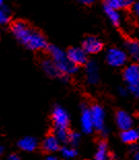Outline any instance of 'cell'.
<instances>
[{"instance_id":"6da1fadb","label":"cell","mask_w":139,"mask_h":160,"mask_svg":"<svg viewBox=\"0 0 139 160\" xmlns=\"http://www.w3.org/2000/svg\"><path fill=\"white\" fill-rule=\"evenodd\" d=\"M12 32L16 39L27 49L32 51H41L47 48L46 37L37 30L31 28L28 24L18 21L12 25Z\"/></svg>"},{"instance_id":"7a4b0ae2","label":"cell","mask_w":139,"mask_h":160,"mask_svg":"<svg viewBox=\"0 0 139 160\" xmlns=\"http://www.w3.org/2000/svg\"><path fill=\"white\" fill-rule=\"evenodd\" d=\"M47 53L50 56V59L54 61V63L56 64L57 68L59 69L62 76H71L77 72L79 70V66L74 65L70 62L67 58L66 53L64 52L62 49H60L57 46L50 45L47 46L46 48Z\"/></svg>"},{"instance_id":"3957f363","label":"cell","mask_w":139,"mask_h":160,"mask_svg":"<svg viewBox=\"0 0 139 160\" xmlns=\"http://www.w3.org/2000/svg\"><path fill=\"white\" fill-rule=\"evenodd\" d=\"M105 60L108 65L113 67L125 66L128 61V56L125 50L120 48H110L105 54Z\"/></svg>"},{"instance_id":"277c9868","label":"cell","mask_w":139,"mask_h":160,"mask_svg":"<svg viewBox=\"0 0 139 160\" xmlns=\"http://www.w3.org/2000/svg\"><path fill=\"white\" fill-rule=\"evenodd\" d=\"M67 58L71 63L76 66L84 65L88 62V54L83 50V48L72 47L67 51Z\"/></svg>"},{"instance_id":"5b68a950","label":"cell","mask_w":139,"mask_h":160,"mask_svg":"<svg viewBox=\"0 0 139 160\" xmlns=\"http://www.w3.org/2000/svg\"><path fill=\"white\" fill-rule=\"evenodd\" d=\"M52 119L55 125V128H67L69 125V116L68 113L62 107L54 108L52 112Z\"/></svg>"},{"instance_id":"8992f818","label":"cell","mask_w":139,"mask_h":160,"mask_svg":"<svg viewBox=\"0 0 139 160\" xmlns=\"http://www.w3.org/2000/svg\"><path fill=\"white\" fill-rule=\"evenodd\" d=\"M91 117H92L94 129L98 131H102L104 127V120H105V113L103 108L99 104H94L90 108Z\"/></svg>"},{"instance_id":"52a82bcc","label":"cell","mask_w":139,"mask_h":160,"mask_svg":"<svg viewBox=\"0 0 139 160\" xmlns=\"http://www.w3.org/2000/svg\"><path fill=\"white\" fill-rule=\"evenodd\" d=\"M81 48L87 54H98L103 49V42L96 36H88L84 39Z\"/></svg>"},{"instance_id":"ba28073f","label":"cell","mask_w":139,"mask_h":160,"mask_svg":"<svg viewBox=\"0 0 139 160\" xmlns=\"http://www.w3.org/2000/svg\"><path fill=\"white\" fill-rule=\"evenodd\" d=\"M123 78L128 86H133L139 82V64L133 62L129 64L123 71Z\"/></svg>"},{"instance_id":"9c48e42d","label":"cell","mask_w":139,"mask_h":160,"mask_svg":"<svg viewBox=\"0 0 139 160\" xmlns=\"http://www.w3.org/2000/svg\"><path fill=\"white\" fill-rule=\"evenodd\" d=\"M86 65V79L90 85H97L100 81L99 66L95 60H90L84 64Z\"/></svg>"},{"instance_id":"30bf717a","label":"cell","mask_w":139,"mask_h":160,"mask_svg":"<svg viewBox=\"0 0 139 160\" xmlns=\"http://www.w3.org/2000/svg\"><path fill=\"white\" fill-rule=\"evenodd\" d=\"M80 126L84 133H91L94 130V125L91 117L90 108L84 105L81 108V115H80Z\"/></svg>"},{"instance_id":"8fae6325","label":"cell","mask_w":139,"mask_h":160,"mask_svg":"<svg viewBox=\"0 0 139 160\" xmlns=\"http://www.w3.org/2000/svg\"><path fill=\"white\" fill-rule=\"evenodd\" d=\"M125 52L133 62H139V40L129 39L125 43Z\"/></svg>"},{"instance_id":"7c38bea8","label":"cell","mask_w":139,"mask_h":160,"mask_svg":"<svg viewBox=\"0 0 139 160\" xmlns=\"http://www.w3.org/2000/svg\"><path fill=\"white\" fill-rule=\"evenodd\" d=\"M116 121L117 124V127L123 130H127L129 128H132L133 125V119L127 112L125 111H118L116 115Z\"/></svg>"},{"instance_id":"4fadbf2b","label":"cell","mask_w":139,"mask_h":160,"mask_svg":"<svg viewBox=\"0 0 139 160\" xmlns=\"http://www.w3.org/2000/svg\"><path fill=\"white\" fill-rule=\"evenodd\" d=\"M41 67H42V70L50 78H58V79H61V78L63 77L59 71V69L57 68L56 64L54 63V61L52 59L42 60Z\"/></svg>"},{"instance_id":"5bb4252c","label":"cell","mask_w":139,"mask_h":160,"mask_svg":"<svg viewBox=\"0 0 139 160\" xmlns=\"http://www.w3.org/2000/svg\"><path fill=\"white\" fill-rule=\"evenodd\" d=\"M42 148L46 152L53 153L57 152L60 149V142L57 139L55 135H49L45 138L42 142Z\"/></svg>"},{"instance_id":"9a60e30c","label":"cell","mask_w":139,"mask_h":160,"mask_svg":"<svg viewBox=\"0 0 139 160\" xmlns=\"http://www.w3.org/2000/svg\"><path fill=\"white\" fill-rule=\"evenodd\" d=\"M19 148L26 152H32L37 148L36 138L32 137H25L19 141Z\"/></svg>"},{"instance_id":"2e32d148","label":"cell","mask_w":139,"mask_h":160,"mask_svg":"<svg viewBox=\"0 0 139 160\" xmlns=\"http://www.w3.org/2000/svg\"><path fill=\"white\" fill-rule=\"evenodd\" d=\"M121 138L126 144H136L139 139V132L133 128H129L127 130H123L121 133Z\"/></svg>"},{"instance_id":"e0dca14e","label":"cell","mask_w":139,"mask_h":160,"mask_svg":"<svg viewBox=\"0 0 139 160\" xmlns=\"http://www.w3.org/2000/svg\"><path fill=\"white\" fill-rule=\"evenodd\" d=\"M103 9H104V12L108 18V20H109L114 26L121 25L122 19H121V15H120V12H118V11H117V9H114V8H111L110 6H108L106 4L104 5Z\"/></svg>"},{"instance_id":"ac0fdd59","label":"cell","mask_w":139,"mask_h":160,"mask_svg":"<svg viewBox=\"0 0 139 160\" xmlns=\"http://www.w3.org/2000/svg\"><path fill=\"white\" fill-rule=\"evenodd\" d=\"M134 0H105V4L117 11L130 8Z\"/></svg>"},{"instance_id":"d6986e66","label":"cell","mask_w":139,"mask_h":160,"mask_svg":"<svg viewBox=\"0 0 139 160\" xmlns=\"http://www.w3.org/2000/svg\"><path fill=\"white\" fill-rule=\"evenodd\" d=\"M94 160H108V150H107V145L105 142H99Z\"/></svg>"},{"instance_id":"ffe728a7","label":"cell","mask_w":139,"mask_h":160,"mask_svg":"<svg viewBox=\"0 0 139 160\" xmlns=\"http://www.w3.org/2000/svg\"><path fill=\"white\" fill-rule=\"evenodd\" d=\"M55 137L60 142H68L69 131L67 128H55Z\"/></svg>"},{"instance_id":"44dd1931","label":"cell","mask_w":139,"mask_h":160,"mask_svg":"<svg viewBox=\"0 0 139 160\" xmlns=\"http://www.w3.org/2000/svg\"><path fill=\"white\" fill-rule=\"evenodd\" d=\"M61 154L64 158H67V159H72L74 158L75 156L77 155V152L76 150L72 148V147H63L61 149Z\"/></svg>"},{"instance_id":"7402d4cb","label":"cell","mask_w":139,"mask_h":160,"mask_svg":"<svg viewBox=\"0 0 139 160\" xmlns=\"http://www.w3.org/2000/svg\"><path fill=\"white\" fill-rule=\"evenodd\" d=\"M9 22V13L7 8L0 6V25H5Z\"/></svg>"},{"instance_id":"603a6c76","label":"cell","mask_w":139,"mask_h":160,"mask_svg":"<svg viewBox=\"0 0 139 160\" xmlns=\"http://www.w3.org/2000/svg\"><path fill=\"white\" fill-rule=\"evenodd\" d=\"M80 141V135L77 132H69V138H68V142H70L72 146L79 145Z\"/></svg>"},{"instance_id":"cb8c5ba5","label":"cell","mask_w":139,"mask_h":160,"mask_svg":"<svg viewBox=\"0 0 139 160\" xmlns=\"http://www.w3.org/2000/svg\"><path fill=\"white\" fill-rule=\"evenodd\" d=\"M131 8H131L132 12L134 13V16L139 19V0H136V1H134L133 3H132Z\"/></svg>"},{"instance_id":"d4e9b609","label":"cell","mask_w":139,"mask_h":160,"mask_svg":"<svg viewBox=\"0 0 139 160\" xmlns=\"http://www.w3.org/2000/svg\"><path fill=\"white\" fill-rule=\"evenodd\" d=\"M129 90H130V92L134 95L135 97L139 98V82H138L137 84L133 85V86L129 87Z\"/></svg>"},{"instance_id":"484cf974","label":"cell","mask_w":139,"mask_h":160,"mask_svg":"<svg viewBox=\"0 0 139 160\" xmlns=\"http://www.w3.org/2000/svg\"><path fill=\"white\" fill-rule=\"evenodd\" d=\"M77 2L81 3V4H84V5H90L92 4L93 2H95V0H76Z\"/></svg>"},{"instance_id":"4316f807","label":"cell","mask_w":139,"mask_h":160,"mask_svg":"<svg viewBox=\"0 0 139 160\" xmlns=\"http://www.w3.org/2000/svg\"><path fill=\"white\" fill-rule=\"evenodd\" d=\"M118 93H120V95H122V96H126L127 93H128V91H127L126 88L120 87V88H118Z\"/></svg>"},{"instance_id":"83f0119b","label":"cell","mask_w":139,"mask_h":160,"mask_svg":"<svg viewBox=\"0 0 139 160\" xmlns=\"http://www.w3.org/2000/svg\"><path fill=\"white\" fill-rule=\"evenodd\" d=\"M7 160H21V159H20V157L17 154H12L7 157Z\"/></svg>"},{"instance_id":"f1b7e54d","label":"cell","mask_w":139,"mask_h":160,"mask_svg":"<svg viewBox=\"0 0 139 160\" xmlns=\"http://www.w3.org/2000/svg\"><path fill=\"white\" fill-rule=\"evenodd\" d=\"M133 160H139V151L135 152L134 157H133Z\"/></svg>"},{"instance_id":"f546056e","label":"cell","mask_w":139,"mask_h":160,"mask_svg":"<svg viewBox=\"0 0 139 160\" xmlns=\"http://www.w3.org/2000/svg\"><path fill=\"white\" fill-rule=\"evenodd\" d=\"M46 160H58V158L55 157V156H49V157L46 158Z\"/></svg>"},{"instance_id":"4dcf8cb0","label":"cell","mask_w":139,"mask_h":160,"mask_svg":"<svg viewBox=\"0 0 139 160\" xmlns=\"http://www.w3.org/2000/svg\"><path fill=\"white\" fill-rule=\"evenodd\" d=\"M3 2H4V0H0V6H3Z\"/></svg>"},{"instance_id":"1f68e13d","label":"cell","mask_w":139,"mask_h":160,"mask_svg":"<svg viewBox=\"0 0 139 160\" xmlns=\"http://www.w3.org/2000/svg\"><path fill=\"white\" fill-rule=\"evenodd\" d=\"M2 153H3V148H2V147H0V155H1Z\"/></svg>"},{"instance_id":"d6a6232c","label":"cell","mask_w":139,"mask_h":160,"mask_svg":"<svg viewBox=\"0 0 139 160\" xmlns=\"http://www.w3.org/2000/svg\"><path fill=\"white\" fill-rule=\"evenodd\" d=\"M138 132H139V131H138Z\"/></svg>"}]
</instances>
